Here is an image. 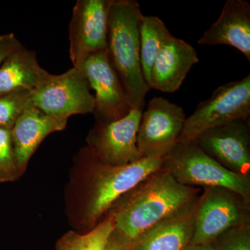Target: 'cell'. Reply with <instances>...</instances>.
<instances>
[{
  "label": "cell",
  "mask_w": 250,
  "mask_h": 250,
  "mask_svg": "<svg viewBox=\"0 0 250 250\" xmlns=\"http://www.w3.org/2000/svg\"><path fill=\"white\" fill-rule=\"evenodd\" d=\"M110 0H78L69 25L70 57L80 69L92 54L107 49Z\"/></svg>",
  "instance_id": "9"
},
{
  "label": "cell",
  "mask_w": 250,
  "mask_h": 250,
  "mask_svg": "<svg viewBox=\"0 0 250 250\" xmlns=\"http://www.w3.org/2000/svg\"><path fill=\"white\" fill-rule=\"evenodd\" d=\"M250 75L219 86L186 119L178 143L193 140L206 130L236 121L250 120Z\"/></svg>",
  "instance_id": "6"
},
{
  "label": "cell",
  "mask_w": 250,
  "mask_h": 250,
  "mask_svg": "<svg viewBox=\"0 0 250 250\" xmlns=\"http://www.w3.org/2000/svg\"><path fill=\"white\" fill-rule=\"evenodd\" d=\"M90 150V149H89ZM91 154L85 223L93 226L111 209L115 202L149 174L162 167L163 159L143 157L123 166L106 165Z\"/></svg>",
  "instance_id": "3"
},
{
  "label": "cell",
  "mask_w": 250,
  "mask_h": 250,
  "mask_svg": "<svg viewBox=\"0 0 250 250\" xmlns=\"http://www.w3.org/2000/svg\"><path fill=\"white\" fill-rule=\"evenodd\" d=\"M162 168L188 187L227 188L250 202V174L233 173L202 151L194 140L179 142L163 158Z\"/></svg>",
  "instance_id": "4"
},
{
  "label": "cell",
  "mask_w": 250,
  "mask_h": 250,
  "mask_svg": "<svg viewBox=\"0 0 250 250\" xmlns=\"http://www.w3.org/2000/svg\"><path fill=\"white\" fill-rule=\"evenodd\" d=\"M198 199L141 233L129 250H185L191 243Z\"/></svg>",
  "instance_id": "13"
},
{
  "label": "cell",
  "mask_w": 250,
  "mask_h": 250,
  "mask_svg": "<svg viewBox=\"0 0 250 250\" xmlns=\"http://www.w3.org/2000/svg\"><path fill=\"white\" fill-rule=\"evenodd\" d=\"M21 44L14 34L0 35V65L5 59Z\"/></svg>",
  "instance_id": "23"
},
{
  "label": "cell",
  "mask_w": 250,
  "mask_h": 250,
  "mask_svg": "<svg viewBox=\"0 0 250 250\" xmlns=\"http://www.w3.org/2000/svg\"><path fill=\"white\" fill-rule=\"evenodd\" d=\"M143 14L134 0H110L107 54L132 109L143 111L150 88L140 62L139 25Z\"/></svg>",
  "instance_id": "2"
},
{
  "label": "cell",
  "mask_w": 250,
  "mask_h": 250,
  "mask_svg": "<svg viewBox=\"0 0 250 250\" xmlns=\"http://www.w3.org/2000/svg\"><path fill=\"white\" fill-rule=\"evenodd\" d=\"M186 117L183 108L162 97H155L143 112L137 134L143 157L163 159L178 143Z\"/></svg>",
  "instance_id": "8"
},
{
  "label": "cell",
  "mask_w": 250,
  "mask_h": 250,
  "mask_svg": "<svg viewBox=\"0 0 250 250\" xmlns=\"http://www.w3.org/2000/svg\"><path fill=\"white\" fill-rule=\"evenodd\" d=\"M18 171L11 130L0 127V182L14 180Z\"/></svg>",
  "instance_id": "21"
},
{
  "label": "cell",
  "mask_w": 250,
  "mask_h": 250,
  "mask_svg": "<svg viewBox=\"0 0 250 250\" xmlns=\"http://www.w3.org/2000/svg\"><path fill=\"white\" fill-rule=\"evenodd\" d=\"M49 75L38 62L36 52L21 43L0 65V95L34 90Z\"/></svg>",
  "instance_id": "17"
},
{
  "label": "cell",
  "mask_w": 250,
  "mask_h": 250,
  "mask_svg": "<svg viewBox=\"0 0 250 250\" xmlns=\"http://www.w3.org/2000/svg\"><path fill=\"white\" fill-rule=\"evenodd\" d=\"M249 120H236L206 130L194 139L199 147L233 173L250 174Z\"/></svg>",
  "instance_id": "12"
},
{
  "label": "cell",
  "mask_w": 250,
  "mask_h": 250,
  "mask_svg": "<svg viewBox=\"0 0 250 250\" xmlns=\"http://www.w3.org/2000/svg\"><path fill=\"white\" fill-rule=\"evenodd\" d=\"M143 111L131 109L124 118L107 124H97L88 136L90 150L100 162L123 166L143 159L137 134Z\"/></svg>",
  "instance_id": "11"
},
{
  "label": "cell",
  "mask_w": 250,
  "mask_h": 250,
  "mask_svg": "<svg viewBox=\"0 0 250 250\" xmlns=\"http://www.w3.org/2000/svg\"><path fill=\"white\" fill-rule=\"evenodd\" d=\"M202 45H226L242 52L250 62V4L228 0L216 22L197 41Z\"/></svg>",
  "instance_id": "14"
},
{
  "label": "cell",
  "mask_w": 250,
  "mask_h": 250,
  "mask_svg": "<svg viewBox=\"0 0 250 250\" xmlns=\"http://www.w3.org/2000/svg\"><path fill=\"white\" fill-rule=\"evenodd\" d=\"M33 90L0 95V127L11 130L19 117L32 105Z\"/></svg>",
  "instance_id": "20"
},
{
  "label": "cell",
  "mask_w": 250,
  "mask_h": 250,
  "mask_svg": "<svg viewBox=\"0 0 250 250\" xmlns=\"http://www.w3.org/2000/svg\"><path fill=\"white\" fill-rule=\"evenodd\" d=\"M132 241L114 229L108 238L104 250H129Z\"/></svg>",
  "instance_id": "24"
},
{
  "label": "cell",
  "mask_w": 250,
  "mask_h": 250,
  "mask_svg": "<svg viewBox=\"0 0 250 250\" xmlns=\"http://www.w3.org/2000/svg\"><path fill=\"white\" fill-rule=\"evenodd\" d=\"M198 62L196 50L190 44L171 36L154 62L149 88L164 93L177 91L191 67Z\"/></svg>",
  "instance_id": "15"
},
{
  "label": "cell",
  "mask_w": 250,
  "mask_h": 250,
  "mask_svg": "<svg viewBox=\"0 0 250 250\" xmlns=\"http://www.w3.org/2000/svg\"><path fill=\"white\" fill-rule=\"evenodd\" d=\"M80 70L95 90L93 114L98 124L118 121L131 111L132 108L109 62L107 51L90 55Z\"/></svg>",
  "instance_id": "10"
},
{
  "label": "cell",
  "mask_w": 250,
  "mask_h": 250,
  "mask_svg": "<svg viewBox=\"0 0 250 250\" xmlns=\"http://www.w3.org/2000/svg\"><path fill=\"white\" fill-rule=\"evenodd\" d=\"M67 120L49 116L34 106L23 112L11 130L18 170H24L31 156L49 134L66 127Z\"/></svg>",
  "instance_id": "16"
},
{
  "label": "cell",
  "mask_w": 250,
  "mask_h": 250,
  "mask_svg": "<svg viewBox=\"0 0 250 250\" xmlns=\"http://www.w3.org/2000/svg\"><path fill=\"white\" fill-rule=\"evenodd\" d=\"M115 229L110 213L104 220L94 227L89 232L80 234L69 231L57 241V250H104L108 238Z\"/></svg>",
  "instance_id": "19"
},
{
  "label": "cell",
  "mask_w": 250,
  "mask_h": 250,
  "mask_svg": "<svg viewBox=\"0 0 250 250\" xmlns=\"http://www.w3.org/2000/svg\"><path fill=\"white\" fill-rule=\"evenodd\" d=\"M172 36L165 23L154 16H144L139 25L140 62L143 77L149 88L151 72L163 45Z\"/></svg>",
  "instance_id": "18"
},
{
  "label": "cell",
  "mask_w": 250,
  "mask_h": 250,
  "mask_svg": "<svg viewBox=\"0 0 250 250\" xmlns=\"http://www.w3.org/2000/svg\"><path fill=\"white\" fill-rule=\"evenodd\" d=\"M200 196V188L182 185L161 167L120 197L109 213L115 229L133 241Z\"/></svg>",
  "instance_id": "1"
},
{
  "label": "cell",
  "mask_w": 250,
  "mask_h": 250,
  "mask_svg": "<svg viewBox=\"0 0 250 250\" xmlns=\"http://www.w3.org/2000/svg\"><path fill=\"white\" fill-rule=\"evenodd\" d=\"M210 244L215 250H250V225L229 229Z\"/></svg>",
  "instance_id": "22"
},
{
  "label": "cell",
  "mask_w": 250,
  "mask_h": 250,
  "mask_svg": "<svg viewBox=\"0 0 250 250\" xmlns=\"http://www.w3.org/2000/svg\"><path fill=\"white\" fill-rule=\"evenodd\" d=\"M203 189L195 208L190 244H210L229 229L250 225V201L227 188Z\"/></svg>",
  "instance_id": "5"
},
{
  "label": "cell",
  "mask_w": 250,
  "mask_h": 250,
  "mask_svg": "<svg viewBox=\"0 0 250 250\" xmlns=\"http://www.w3.org/2000/svg\"><path fill=\"white\" fill-rule=\"evenodd\" d=\"M184 250H215L211 244L189 245Z\"/></svg>",
  "instance_id": "25"
},
{
  "label": "cell",
  "mask_w": 250,
  "mask_h": 250,
  "mask_svg": "<svg viewBox=\"0 0 250 250\" xmlns=\"http://www.w3.org/2000/svg\"><path fill=\"white\" fill-rule=\"evenodd\" d=\"M32 105L49 116L68 119L93 113L95 98L83 72L73 67L61 75L49 73L33 90Z\"/></svg>",
  "instance_id": "7"
}]
</instances>
